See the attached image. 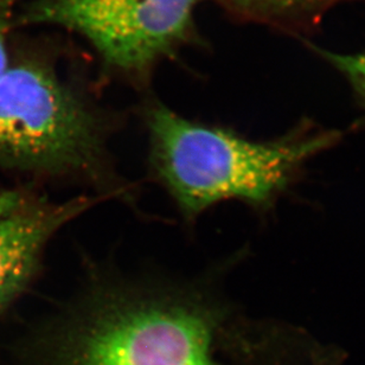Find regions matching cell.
<instances>
[{
    "instance_id": "cell-1",
    "label": "cell",
    "mask_w": 365,
    "mask_h": 365,
    "mask_svg": "<svg viewBox=\"0 0 365 365\" xmlns=\"http://www.w3.org/2000/svg\"><path fill=\"white\" fill-rule=\"evenodd\" d=\"M210 277L95 274L36 341L38 365H222L228 306Z\"/></svg>"
},
{
    "instance_id": "cell-2",
    "label": "cell",
    "mask_w": 365,
    "mask_h": 365,
    "mask_svg": "<svg viewBox=\"0 0 365 365\" xmlns=\"http://www.w3.org/2000/svg\"><path fill=\"white\" fill-rule=\"evenodd\" d=\"M145 121L152 175L187 221L225 200L257 207L269 203L306 159L332 141L327 135L250 140L222 127L191 121L162 103L148 106Z\"/></svg>"
},
{
    "instance_id": "cell-3",
    "label": "cell",
    "mask_w": 365,
    "mask_h": 365,
    "mask_svg": "<svg viewBox=\"0 0 365 365\" xmlns=\"http://www.w3.org/2000/svg\"><path fill=\"white\" fill-rule=\"evenodd\" d=\"M108 123L49 64L11 58L0 78V159L41 176L126 198L107 150Z\"/></svg>"
},
{
    "instance_id": "cell-4",
    "label": "cell",
    "mask_w": 365,
    "mask_h": 365,
    "mask_svg": "<svg viewBox=\"0 0 365 365\" xmlns=\"http://www.w3.org/2000/svg\"><path fill=\"white\" fill-rule=\"evenodd\" d=\"M200 0H35L16 18L78 32L108 67L144 74L185 39Z\"/></svg>"
},
{
    "instance_id": "cell-5",
    "label": "cell",
    "mask_w": 365,
    "mask_h": 365,
    "mask_svg": "<svg viewBox=\"0 0 365 365\" xmlns=\"http://www.w3.org/2000/svg\"><path fill=\"white\" fill-rule=\"evenodd\" d=\"M108 200L78 196L64 202L0 193V313L28 286L46 245L61 229Z\"/></svg>"
},
{
    "instance_id": "cell-6",
    "label": "cell",
    "mask_w": 365,
    "mask_h": 365,
    "mask_svg": "<svg viewBox=\"0 0 365 365\" xmlns=\"http://www.w3.org/2000/svg\"><path fill=\"white\" fill-rule=\"evenodd\" d=\"M237 6L262 12H284V11L304 10L330 3L332 0H230Z\"/></svg>"
},
{
    "instance_id": "cell-7",
    "label": "cell",
    "mask_w": 365,
    "mask_h": 365,
    "mask_svg": "<svg viewBox=\"0 0 365 365\" xmlns=\"http://www.w3.org/2000/svg\"><path fill=\"white\" fill-rule=\"evenodd\" d=\"M330 60L365 98V51L331 55Z\"/></svg>"
},
{
    "instance_id": "cell-8",
    "label": "cell",
    "mask_w": 365,
    "mask_h": 365,
    "mask_svg": "<svg viewBox=\"0 0 365 365\" xmlns=\"http://www.w3.org/2000/svg\"><path fill=\"white\" fill-rule=\"evenodd\" d=\"M21 0H0V78L6 71L11 63L9 50V34L12 25L16 23L14 14Z\"/></svg>"
}]
</instances>
